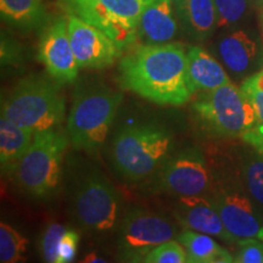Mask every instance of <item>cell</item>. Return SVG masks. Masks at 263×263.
Instances as JSON below:
<instances>
[{
    "mask_svg": "<svg viewBox=\"0 0 263 263\" xmlns=\"http://www.w3.org/2000/svg\"><path fill=\"white\" fill-rule=\"evenodd\" d=\"M186 65L188 52L177 43L139 45L121 60L118 82L154 104L180 106L193 94Z\"/></svg>",
    "mask_w": 263,
    "mask_h": 263,
    "instance_id": "obj_1",
    "label": "cell"
},
{
    "mask_svg": "<svg viewBox=\"0 0 263 263\" xmlns=\"http://www.w3.org/2000/svg\"><path fill=\"white\" fill-rule=\"evenodd\" d=\"M74 213L82 227L89 232H111L120 219V196L103 176L90 174L76 192Z\"/></svg>",
    "mask_w": 263,
    "mask_h": 263,
    "instance_id": "obj_10",
    "label": "cell"
},
{
    "mask_svg": "<svg viewBox=\"0 0 263 263\" xmlns=\"http://www.w3.org/2000/svg\"><path fill=\"white\" fill-rule=\"evenodd\" d=\"M68 134L58 129L34 134L31 146L16 167L18 185L31 196L44 199L57 192Z\"/></svg>",
    "mask_w": 263,
    "mask_h": 263,
    "instance_id": "obj_5",
    "label": "cell"
},
{
    "mask_svg": "<svg viewBox=\"0 0 263 263\" xmlns=\"http://www.w3.org/2000/svg\"><path fill=\"white\" fill-rule=\"evenodd\" d=\"M34 133L5 117H0V166L3 174H14L16 167L31 146Z\"/></svg>",
    "mask_w": 263,
    "mask_h": 263,
    "instance_id": "obj_19",
    "label": "cell"
},
{
    "mask_svg": "<svg viewBox=\"0 0 263 263\" xmlns=\"http://www.w3.org/2000/svg\"><path fill=\"white\" fill-rule=\"evenodd\" d=\"M251 3L257 10H263V0H251Z\"/></svg>",
    "mask_w": 263,
    "mask_h": 263,
    "instance_id": "obj_32",
    "label": "cell"
},
{
    "mask_svg": "<svg viewBox=\"0 0 263 263\" xmlns=\"http://www.w3.org/2000/svg\"><path fill=\"white\" fill-rule=\"evenodd\" d=\"M27 250V238L8 223H0V261L3 263L24 261Z\"/></svg>",
    "mask_w": 263,
    "mask_h": 263,
    "instance_id": "obj_23",
    "label": "cell"
},
{
    "mask_svg": "<svg viewBox=\"0 0 263 263\" xmlns=\"http://www.w3.org/2000/svg\"><path fill=\"white\" fill-rule=\"evenodd\" d=\"M241 185L252 200L263 207V156L250 146L241 167Z\"/></svg>",
    "mask_w": 263,
    "mask_h": 263,
    "instance_id": "obj_22",
    "label": "cell"
},
{
    "mask_svg": "<svg viewBox=\"0 0 263 263\" xmlns=\"http://www.w3.org/2000/svg\"><path fill=\"white\" fill-rule=\"evenodd\" d=\"M68 34L80 68H106L121 57L120 48L103 31L77 16L67 17Z\"/></svg>",
    "mask_w": 263,
    "mask_h": 263,
    "instance_id": "obj_13",
    "label": "cell"
},
{
    "mask_svg": "<svg viewBox=\"0 0 263 263\" xmlns=\"http://www.w3.org/2000/svg\"><path fill=\"white\" fill-rule=\"evenodd\" d=\"M178 32L174 0H145L141 11L138 38L144 44H166Z\"/></svg>",
    "mask_w": 263,
    "mask_h": 263,
    "instance_id": "obj_16",
    "label": "cell"
},
{
    "mask_svg": "<svg viewBox=\"0 0 263 263\" xmlns=\"http://www.w3.org/2000/svg\"><path fill=\"white\" fill-rule=\"evenodd\" d=\"M239 252L235 262L239 263H263V241L258 238L240 239L238 241Z\"/></svg>",
    "mask_w": 263,
    "mask_h": 263,
    "instance_id": "obj_28",
    "label": "cell"
},
{
    "mask_svg": "<svg viewBox=\"0 0 263 263\" xmlns=\"http://www.w3.org/2000/svg\"><path fill=\"white\" fill-rule=\"evenodd\" d=\"M176 228L166 217L143 209H134L124 215L118 227V251L121 259L144 262L156 246L172 240Z\"/></svg>",
    "mask_w": 263,
    "mask_h": 263,
    "instance_id": "obj_9",
    "label": "cell"
},
{
    "mask_svg": "<svg viewBox=\"0 0 263 263\" xmlns=\"http://www.w3.org/2000/svg\"><path fill=\"white\" fill-rule=\"evenodd\" d=\"M217 14V28L235 27L248 17L251 0H213Z\"/></svg>",
    "mask_w": 263,
    "mask_h": 263,
    "instance_id": "obj_24",
    "label": "cell"
},
{
    "mask_svg": "<svg viewBox=\"0 0 263 263\" xmlns=\"http://www.w3.org/2000/svg\"><path fill=\"white\" fill-rule=\"evenodd\" d=\"M65 112V97L60 85L42 76L21 80L2 100V116L34 134L58 129Z\"/></svg>",
    "mask_w": 263,
    "mask_h": 263,
    "instance_id": "obj_2",
    "label": "cell"
},
{
    "mask_svg": "<svg viewBox=\"0 0 263 263\" xmlns=\"http://www.w3.org/2000/svg\"><path fill=\"white\" fill-rule=\"evenodd\" d=\"M186 72L189 88L193 94L216 89L230 83V78L223 65L201 47H192L188 50Z\"/></svg>",
    "mask_w": 263,
    "mask_h": 263,
    "instance_id": "obj_18",
    "label": "cell"
},
{
    "mask_svg": "<svg viewBox=\"0 0 263 263\" xmlns=\"http://www.w3.org/2000/svg\"><path fill=\"white\" fill-rule=\"evenodd\" d=\"M193 107L203 126L219 137L241 138L259 122L248 95L232 82L201 91Z\"/></svg>",
    "mask_w": 263,
    "mask_h": 263,
    "instance_id": "obj_6",
    "label": "cell"
},
{
    "mask_svg": "<svg viewBox=\"0 0 263 263\" xmlns=\"http://www.w3.org/2000/svg\"><path fill=\"white\" fill-rule=\"evenodd\" d=\"M213 183L202 150L190 146L170 156L156 173L153 189L176 196L207 195Z\"/></svg>",
    "mask_w": 263,
    "mask_h": 263,
    "instance_id": "obj_8",
    "label": "cell"
},
{
    "mask_svg": "<svg viewBox=\"0 0 263 263\" xmlns=\"http://www.w3.org/2000/svg\"><path fill=\"white\" fill-rule=\"evenodd\" d=\"M241 139L258 151L263 156V123L258 122L255 127H252L249 132H246Z\"/></svg>",
    "mask_w": 263,
    "mask_h": 263,
    "instance_id": "obj_30",
    "label": "cell"
},
{
    "mask_svg": "<svg viewBox=\"0 0 263 263\" xmlns=\"http://www.w3.org/2000/svg\"><path fill=\"white\" fill-rule=\"evenodd\" d=\"M68 15L77 16L112 39L121 50L138 39V27L145 0H59Z\"/></svg>",
    "mask_w": 263,
    "mask_h": 263,
    "instance_id": "obj_7",
    "label": "cell"
},
{
    "mask_svg": "<svg viewBox=\"0 0 263 263\" xmlns=\"http://www.w3.org/2000/svg\"><path fill=\"white\" fill-rule=\"evenodd\" d=\"M80 235L74 230L67 229L62 236L60 246H59V259L58 263H68L74 261L77 255Z\"/></svg>",
    "mask_w": 263,
    "mask_h": 263,
    "instance_id": "obj_29",
    "label": "cell"
},
{
    "mask_svg": "<svg viewBox=\"0 0 263 263\" xmlns=\"http://www.w3.org/2000/svg\"><path fill=\"white\" fill-rule=\"evenodd\" d=\"M174 217L184 229L209 234L227 242H238L223 224L209 195L178 196L174 206Z\"/></svg>",
    "mask_w": 263,
    "mask_h": 263,
    "instance_id": "obj_15",
    "label": "cell"
},
{
    "mask_svg": "<svg viewBox=\"0 0 263 263\" xmlns=\"http://www.w3.org/2000/svg\"><path fill=\"white\" fill-rule=\"evenodd\" d=\"M177 18L186 35L205 41L217 29V14L213 0H174Z\"/></svg>",
    "mask_w": 263,
    "mask_h": 263,
    "instance_id": "obj_17",
    "label": "cell"
},
{
    "mask_svg": "<svg viewBox=\"0 0 263 263\" xmlns=\"http://www.w3.org/2000/svg\"><path fill=\"white\" fill-rule=\"evenodd\" d=\"M257 238H258L259 240H262V241H263V226H262V228L259 229V232H258V235H257Z\"/></svg>",
    "mask_w": 263,
    "mask_h": 263,
    "instance_id": "obj_33",
    "label": "cell"
},
{
    "mask_svg": "<svg viewBox=\"0 0 263 263\" xmlns=\"http://www.w3.org/2000/svg\"><path fill=\"white\" fill-rule=\"evenodd\" d=\"M211 197L227 230L238 239L257 238L262 228L251 197L240 184H218Z\"/></svg>",
    "mask_w": 263,
    "mask_h": 263,
    "instance_id": "obj_11",
    "label": "cell"
},
{
    "mask_svg": "<svg viewBox=\"0 0 263 263\" xmlns=\"http://www.w3.org/2000/svg\"><path fill=\"white\" fill-rule=\"evenodd\" d=\"M173 137L156 124L122 128L115 137L111 157L116 171L130 182H140L159 172L172 155Z\"/></svg>",
    "mask_w": 263,
    "mask_h": 263,
    "instance_id": "obj_3",
    "label": "cell"
},
{
    "mask_svg": "<svg viewBox=\"0 0 263 263\" xmlns=\"http://www.w3.org/2000/svg\"><path fill=\"white\" fill-rule=\"evenodd\" d=\"M188 262V254L184 246L176 240H168L153 251H150L144 258V263H185Z\"/></svg>",
    "mask_w": 263,
    "mask_h": 263,
    "instance_id": "obj_25",
    "label": "cell"
},
{
    "mask_svg": "<svg viewBox=\"0 0 263 263\" xmlns=\"http://www.w3.org/2000/svg\"><path fill=\"white\" fill-rule=\"evenodd\" d=\"M178 241L185 249L190 263L235 262L234 256L209 234L185 229L178 235Z\"/></svg>",
    "mask_w": 263,
    "mask_h": 263,
    "instance_id": "obj_20",
    "label": "cell"
},
{
    "mask_svg": "<svg viewBox=\"0 0 263 263\" xmlns=\"http://www.w3.org/2000/svg\"><path fill=\"white\" fill-rule=\"evenodd\" d=\"M38 60L51 80L59 84L73 83L80 66L68 34L67 18L60 17L43 29L38 44Z\"/></svg>",
    "mask_w": 263,
    "mask_h": 263,
    "instance_id": "obj_12",
    "label": "cell"
},
{
    "mask_svg": "<svg viewBox=\"0 0 263 263\" xmlns=\"http://www.w3.org/2000/svg\"><path fill=\"white\" fill-rule=\"evenodd\" d=\"M83 262H88V263H93V262H106V259L104 257H101V256H99L97 254H94V252H90V254H88L85 257L83 258Z\"/></svg>",
    "mask_w": 263,
    "mask_h": 263,
    "instance_id": "obj_31",
    "label": "cell"
},
{
    "mask_svg": "<svg viewBox=\"0 0 263 263\" xmlns=\"http://www.w3.org/2000/svg\"><path fill=\"white\" fill-rule=\"evenodd\" d=\"M122 99V94L105 85L77 91L67 120L72 146L93 153L103 145Z\"/></svg>",
    "mask_w": 263,
    "mask_h": 263,
    "instance_id": "obj_4",
    "label": "cell"
},
{
    "mask_svg": "<svg viewBox=\"0 0 263 263\" xmlns=\"http://www.w3.org/2000/svg\"><path fill=\"white\" fill-rule=\"evenodd\" d=\"M241 89L254 105L258 121L263 123V68L245 78Z\"/></svg>",
    "mask_w": 263,
    "mask_h": 263,
    "instance_id": "obj_27",
    "label": "cell"
},
{
    "mask_svg": "<svg viewBox=\"0 0 263 263\" xmlns=\"http://www.w3.org/2000/svg\"><path fill=\"white\" fill-rule=\"evenodd\" d=\"M0 12L3 21L21 31H32L45 21L42 0H0Z\"/></svg>",
    "mask_w": 263,
    "mask_h": 263,
    "instance_id": "obj_21",
    "label": "cell"
},
{
    "mask_svg": "<svg viewBox=\"0 0 263 263\" xmlns=\"http://www.w3.org/2000/svg\"><path fill=\"white\" fill-rule=\"evenodd\" d=\"M66 230H67V228L65 226L57 222L50 223L45 228L41 241L42 256L45 262L58 263L59 246H60V241Z\"/></svg>",
    "mask_w": 263,
    "mask_h": 263,
    "instance_id": "obj_26",
    "label": "cell"
},
{
    "mask_svg": "<svg viewBox=\"0 0 263 263\" xmlns=\"http://www.w3.org/2000/svg\"><path fill=\"white\" fill-rule=\"evenodd\" d=\"M262 22H263V16H262Z\"/></svg>",
    "mask_w": 263,
    "mask_h": 263,
    "instance_id": "obj_34",
    "label": "cell"
},
{
    "mask_svg": "<svg viewBox=\"0 0 263 263\" xmlns=\"http://www.w3.org/2000/svg\"><path fill=\"white\" fill-rule=\"evenodd\" d=\"M217 57L236 78H248L263 66V52L259 39L245 28L232 29L216 43Z\"/></svg>",
    "mask_w": 263,
    "mask_h": 263,
    "instance_id": "obj_14",
    "label": "cell"
}]
</instances>
